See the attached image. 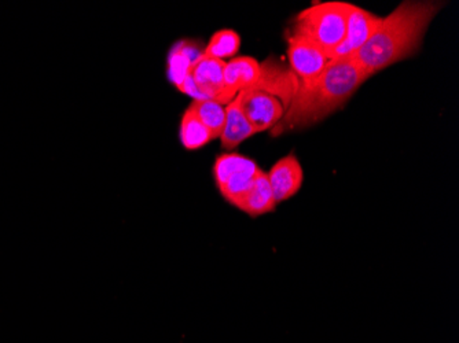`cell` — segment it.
I'll return each instance as SVG.
<instances>
[{"label":"cell","instance_id":"1","mask_svg":"<svg viewBox=\"0 0 459 343\" xmlns=\"http://www.w3.org/2000/svg\"><path fill=\"white\" fill-rule=\"evenodd\" d=\"M443 2L409 0L381 21L370 40L353 56V61L370 79L373 74L410 58L421 47L422 39Z\"/></svg>","mask_w":459,"mask_h":343},{"label":"cell","instance_id":"2","mask_svg":"<svg viewBox=\"0 0 459 343\" xmlns=\"http://www.w3.org/2000/svg\"><path fill=\"white\" fill-rule=\"evenodd\" d=\"M353 58L330 61L316 79L308 82H298L285 116L273 130L274 135L285 131L303 128L324 120L327 116L342 109V106L368 81Z\"/></svg>","mask_w":459,"mask_h":343},{"label":"cell","instance_id":"3","mask_svg":"<svg viewBox=\"0 0 459 343\" xmlns=\"http://www.w3.org/2000/svg\"><path fill=\"white\" fill-rule=\"evenodd\" d=\"M352 7L353 4L347 2L314 4L299 13L293 35L312 41L326 54L330 61L332 54L344 40Z\"/></svg>","mask_w":459,"mask_h":343},{"label":"cell","instance_id":"4","mask_svg":"<svg viewBox=\"0 0 459 343\" xmlns=\"http://www.w3.org/2000/svg\"><path fill=\"white\" fill-rule=\"evenodd\" d=\"M239 107L255 133L273 130L285 116V105L277 95L249 89L237 95Z\"/></svg>","mask_w":459,"mask_h":343},{"label":"cell","instance_id":"5","mask_svg":"<svg viewBox=\"0 0 459 343\" xmlns=\"http://www.w3.org/2000/svg\"><path fill=\"white\" fill-rule=\"evenodd\" d=\"M288 58L291 72L299 79L298 82L316 79L330 62L318 46L295 35H291L288 40Z\"/></svg>","mask_w":459,"mask_h":343},{"label":"cell","instance_id":"6","mask_svg":"<svg viewBox=\"0 0 459 343\" xmlns=\"http://www.w3.org/2000/svg\"><path fill=\"white\" fill-rule=\"evenodd\" d=\"M383 18L368 10L353 4L348 17L347 32L342 45L330 56V61L336 59L353 58V56L370 40L371 36L380 27Z\"/></svg>","mask_w":459,"mask_h":343},{"label":"cell","instance_id":"7","mask_svg":"<svg viewBox=\"0 0 459 343\" xmlns=\"http://www.w3.org/2000/svg\"><path fill=\"white\" fill-rule=\"evenodd\" d=\"M227 62L201 56L193 66L192 76L195 87L205 99L216 100L221 105H229L224 90V69Z\"/></svg>","mask_w":459,"mask_h":343},{"label":"cell","instance_id":"8","mask_svg":"<svg viewBox=\"0 0 459 343\" xmlns=\"http://www.w3.org/2000/svg\"><path fill=\"white\" fill-rule=\"evenodd\" d=\"M275 203L295 197L303 184L304 174L300 162L293 154L281 159L267 174Z\"/></svg>","mask_w":459,"mask_h":343},{"label":"cell","instance_id":"9","mask_svg":"<svg viewBox=\"0 0 459 343\" xmlns=\"http://www.w3.org/2000/svg\"><path fill=\"white\" fill-rule=\"evenodd\" d=\"M260 77L262 65L252 56H238L227 62L224 69V90L229 102H233L238 92L254 89Z\"/></svg>","mask_w":459,"mask_h":343},{"label":"cell","instance_id":"10","mask_svg":"<svg viewBox=\"0 0 459 343\" xmlns=\"http://www.w3.org/2000/svg\"><path fill=\"white\" fill-rule=\"evenodd\" d=\"M237 208L250 218H259L263 214L274 211L277 208L267 174H264L262 169L257 172L254 184L242 198L241 202L237 205Z\"/></svg>","mask_w":459,"mask_h":343},{"label":"cell","instance_id":"11","mask_svg":"<svg viewBox=\"0 0 459 343\" xmlns=\"http://www.w3.org/2000/svg\"><path fill=\"white\" fill-rule=\"evenodd\" d=\"M198 48L195 43L189 40L179 41L172 47L169 56V77L177 89L190 76L195 62L203 56L204 51Z\"/></svg>","mask_w":459,"mask_h":343},{"label":"cell","instance_id":"12","mask_svg":"<svg viewBox=\"0 0 459 343\" xmlns=\"http://www.w3.org/2000/svg\"><path fill=\"white\" fill-rule=\"evenodd\" d=\"M254 135H256V133L247 123L236 97L233 102L226 106V124L221 136V146L226 150H234Z\"/></svg>","mask_w":459,"mask_h":343},{"label":"cell","instance_id":"13","mask_svg":"<svg viewBox=\"0 0 459 343\" xmlns=\"http://www.w3.org/2000/svg\"><path fill=\"white\" fill-rule=\"evenodd\" d=\"M259 170L260 167H257L256 162L249 159V162L245 167L237 170L236 174L219 188L221 197L237 208V205L241 202L242 198L245 197V194L254 184L255 177H256Z\"/></svg>","mask_w":459,"mask_h":343},{"label":"cell","instance_id":"14","mask_svg":"<svg viewBox=\"0 0 459 343\" xmlns=\"http://www.w3.org/2000/svg\"><path fill=\"white\" fill-rule=\"evenodd\" d=\"M212 141L210 131L201 123L192 106L187 107L180 123V141L186 150L203 149Z\"/></svg>","mask_w":459,"mask_h":343},{"label":"cell","instance_id":"15","mask_svg":"<svg viewBox=\"0 0 459 343\" xmlns=\"http://www.w3.org/2000/svg\"><path fill=\"white\" fill-rule=\"evenodd\" d=\"M190 106L206 130L210 131L212 141L221 139L226 124V107L221 103L211 99L193 100Z\"/></svg>","mask_w":459,"mask_h":343},{"label":"cell","instance_id":"16","mask_svg":"<svg viewBox=\"0 0 459 343\" xmlns=\"http://www.w3.org/2000/svg\"><path fill=\"white\" fill-rule=\"evenodd\" d=\"M241 47V36L233 30H221L213 33L210 43L204 50V56L226 61L233 58Z\"/></svg>","mask_w":459,"mask_h":343},{"label":"cell","instance_id":"17","mask_svg":"<svg viewBox=\"0 0 459 343\" xmlns=\"http://www.w3.org/2000/svg\"><path fill=\"white\" fill-rule=\"evenodd\" d=\"M247 162H249V159L241 154L229 153L219 156L213 165V177H215L218 188H221L230 177L236 174L237 170L241 169Z\"/></svg>","mask_w":459,"mask_h":343}]
</instances>
